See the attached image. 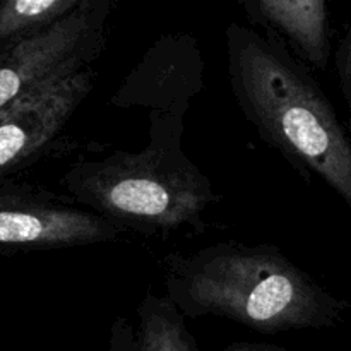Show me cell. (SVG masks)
<instances>
[{
    "label": "cell",
    "mask_w": 351,
    "mask_h": 351,
    "mask_svg": "<svg viewBox=\"0 0 351 351\" xmlns=\"http://www.w3.org/2000/svg\"><path fill=\"white\" fill-rule=\"evenodd\" d=\"M226 26L233 98L261 139L304 178H321L351 211V139L314 75L269 29Z\"/></svg>",
    "instance_id": "1"
},
{
    "label": "cell",
    "mask_w": 351,
    "mask_h": 351,
    "mask_svg": "<svg viewBox=\"0 0 351 351\" xmlns=\"http://www.w3.org/2000/svg\"><path fill=\"white\" fill-rule=\"evenodd\" d=\"M165 297L185 319H228L263 335L336 328L350 302L335 297L276 245L218 242L163 259Z\"/></svg>",
    "instance_id": "2"
},
{
    "label": "cell",
    "mask_w": 351,
    "mask_h": 351,
    "mask_svg": "<svg viewBox=\"0 0 351 351\" xmlns=\"http://www.w3.org/2000/svg\"><path fill=\"white\" fill-rule=\"evenodd\" d=\"M62 185L86 209L141 235L201 230L204 213L221 199L184 147L151 143L136 153L79 161Z\"/></svg>",
    "instance_id": "3"
},
{
    "label": "cell",
    "mask_w": 351,
    "mask_h": 351,
    "mask_svg": "<svg viewBox=\"0 0 351 351\" xmlns=\"http://www.w3.org/2000/svg\"><path fill=\"white\" fill-rule=\"evenodd\" d=\"M204 88V58L194 36L165 34L151 45L112 98L117 108H144L147 143L182 146L185 115Z\"/></svg>",
    "instance_id": "4"
},
{
    "label": "cell",
    "mask_w": 351,
    "mask_h": 351,
    "mask_svg": "<svg viewBox=\"0 0 351 351\" xmlns=\"http://www.w3.org/2000/svg\"><path fill=\"white\" fill-rule=\"evenodd\" d=\"M113 5L84 0L50 29L0 53V112L55 79L91 67L106 48Z\"/></svg>",
    "instance_id": "5"
},
{
    "label": "cell",
    "mask_w": 351,
    "mask_h": 351,
    "mask_svg": "<svg viewBox=\"0 0 351 351\" xmlns=\"http://www.w3.org/2000/svg\"><path fill=\"white\" fill-rule=\"evenodd\" d=\"M122 233L86 208L33 187L0 189V252L55 250L113 242Z\"/></svg>",
    "instance_id": "6"
},
{
    "label": "cell",
    "mask_w": 351,
    "mask_h": 351,
    "mask_svg": "<svg viewBox=\"0 0 351 351\" xmlns=\"http://www.w3.org/2000/svg\"><path fill=\"white\" fill-rule=\"evenodd\" d=\"M91 67L48 82L0 112V184L53 147L89 93Z\"/></svg>",
    "instance_id": "7"
},
{
    "label": "cell",
    "mask_w": 351,
    "mask_h": 351,
    "mask_svg": "<svg viewBox=\"0 0 351 351\" xmlns=\"http://www.w3.org/2000/svg\"><path fill=\"white\" fill-rule=\"evenodd\" d=\"M247 19L288 43L295 55L315 71L331 60L329 5L324 0H243Z\"/></svg>",
    "instance_id": "8"
},
{
    "label": "cell",
    "mask_w": 351,
    "mask_h": 351,
    "mask_svg": "<svg viewBox=\"0 0 351 351\" xmlns=\"http://www.w3.org/2000/svg\"><path fill=\"white\" fill-rule=\"evenodd\" d=\"M136 351H197L185 317L167 297L146 291L137 305Z\"/></svg>",
    "instance_id": "9"
},
{
    "label": "cell",
    "mask_w": 351,
    "mask_h": 351,
    "mask_svg": "<svg viewBox=\"0 0 351 351\" xmlns=\"http://www.w3.org/2000/svg\"><path fill=\"white\" fill-rule=\"evenodd\" d=\"M84 0H0V53L71 16Z\"/></svg>",
    "instance_id": "10"
},
{
    "label": "cell",
    "mask_w": 351,
    "mask_h": 351,
    "mask_svg": "<svg viewBox=\"0 0 351 351\" xmlns=\"http://www.w3.org/2000/svg\"><path fill=\"white\" fill-rule=\"evenodd\" d=\"M335 64H336V74H338L339 89L343 93L346 105H348L351 112V26L348 33L339 43L338 51L335 55Z\"/></svg>",
    "instance_id": "11"
},
{
    "label": "cell",
    "mask_w": 351,
    "mask_h": 351,
    "mask_svg": "<svg viewBox=\"0 0 351 351\" xmlns=\"http://www.w3.org/2000/svg\"><path fill=\"white\" fill-rule=\"evenodd\" d=\"M223 351H288L283 346L271 345V343H252V341H239L232 343Z\"/></svg>",
    "instance_id": "12"
}]
</instances>
